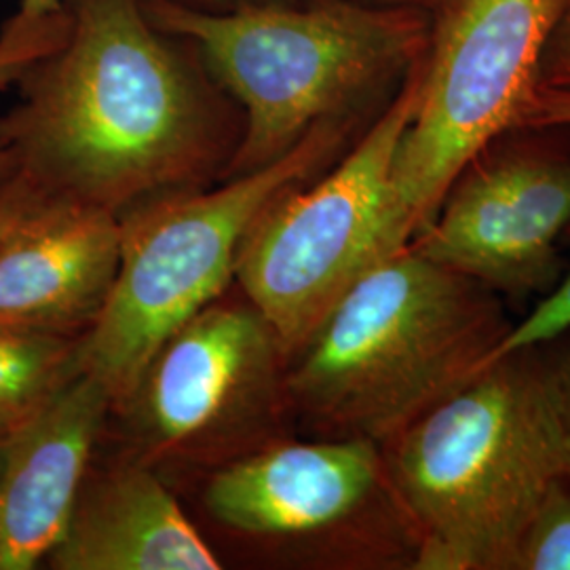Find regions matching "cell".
I'll return each instance as SVG.
<instances>
[{
	"label": "cell",
	"mask_w": 570,
	"mask_h": 570,
	"mask_svg": "<svg viewBox=\"0 0 570 570\" xmlns=\"http://www.w3.org/2000/svg\"><path fill=\"white\" fill-rule=\"evenodd\" d=\"M63 9V39L21 75L18 102L0 115L16 178L119 218L225 180L244 117L195 47L150 20L144 0Z\"/></svg>",
	"instance_id": "1"
},
{
	"label": "cell",
	"mask_w": 570,
	"mask_h": 570,
	"mask_svg": "<svg viewBox=\"0 0 570 570\" xmlns=\"http://www.w3.org/2000/svg\"><path fill=\"white\" fill-rule=\"evenodd\" d=\"M244 117L225 178L282 159L330 121L374 119L428 51L435 9L381 0H144Z\"/></svg>",
	"instance_id": "2"
},
{
	"label": "cell",
	"mask_w": 570,
	"mask_h": 570,
	"mask_svg": "<svg viewBox=\"0 0 570 570\" xmlns=\"http://www.w3.org/2000/svg\"><path fill=\"white\" fill-rule=\"evenodd\" d=\"M510 327L499 294L406 245L287 362L285 407L320 438L385 444L487 366Z\"/></svg>",
	"instance_id": "3"
},
{
	"label": "cell",
	"mask_w": 570,
	"mask_h": 570,
	"mask_svg": "<svg viewBox=\"0 0 570 570\" xmlns=\"http://www.w3.org/2000/svg\"><path fill=\"white\" fill-rule=\"evenodd\" d=\"M416 532L412 570H505L570 440L541 346L489 362L381 444Z\"/></svg>",
	"instance_id": "4"
},
{
	"label": "cell",
	"mask_w": 570,
	"mask_h": 570,
	"mask_svg": "<svg viewBox=\"0 0 570 570\" xmlns=\"http://www.w3.org/2000/svg\"><path fill=\"white\" fill-rule=\"evenodd\" d=\"M372 119L315 127L282 159L121 216V263L100 322L81 341L82 372L112 404L165 341L235 282L245 239L268 205L334 164Z\"/></svg>",
	"instance_id": "5"
},
{
	"label": "cell",
	"mask_w": 570,
	"mask_h": 570,
	"mask_svg": "<svg viewBox=\"0 0 570 570\" xmlns=\"http://www.w3.org/2000/svg\"><path fill=\"white\" fill-rule=\"evenodd\" d=\"M425 56L357 140L320 176L282 193L245 239L235 284L265 315L287 362L370 268L397 254L391 169L421 98Z\"/></svg>",
	"instance_id": "6"
},
{
	"label": "cell",
	"mask_w": 570,
	"mask_h": 570,
	"mask_svg": "<svg viewBox=\"0 0 570 570\" xmlns=\"http://www.w3.org/2000/svg\"><path fill=\"white\" fill-rule=\"evenodd\" d=\"M562 0H442L421 98L391 169V244L402 252L431 223L450 184L492 140L518 127Z\"/></svg>",
	"instance_id": "7"
},
{
	"label": "cell",
	"mask_w": 570,
	"mask_h": 570,
	"mask_svg": "<svg viewBox=\"0 0 570 570\" xmlns=\"http://www.w3.org/2000/svg\"><path fill=\"white\" fill-rule=\"evenodd\" d=\"M287 357L244 294H223L184 322L112 404L125 452L146 465L220 468L279 438Z\"/></svg>",
	"instance_id": "8"
},
{
	"label": "cell",
	"mask_w": 570,
	"mask_h": 570,
	"mask_svg": "<svg viewBox=\"0 0 570 570\" xmlns=\"http://www.w3.org/2000/svg\"><path fill=\"white\" fill-rule=\"evenodd\" d=\"M207 473L205 511L233 534L303 546L346 567L414 564L416 532L372 440L275 438Z\"/></svg>",
	"instance_id": "9"
},
{
	"label": "cell",
	"mask_w": 570,
	"mask_h": 570,
	"mask_svg": "<svg viewBox=\"0 0 570 570\" xmlns=\"http://www.w3.org/2000/svg\"><path fill=\"white\" fill-rule=\"evenodd\" d=\"M569 226V150L503 134L461 169L410 245L501 298H520L560 279Z\"/></svg>",
	"instance_id": "10"
},
{
	"label": "cell",
	"mask_w": 570,
	"mask_h": 570,
	"mask_svg": "<svg viewBox=\"0 0 570 570\" xmlns=\"http://www.w3.org/2000/svg\"><path fill=\"white\" fill-rule=\"evenodd\" d=\"M119 263V216L37 193L0 242V327L82 341L102 317Z\"/></svg>",
	"instance_id": "11"
},
{
	"label": "cell",
	"mask_w": 570,
	"mask_h": 570,
	"mask_svg": "<svg viewBox=\"0 0 570 570\" xmlns=\"http://www.w3.org/2000/svg\"><path fill=\"white\" fill-rule=\"evenodd\" d=\"M112 400L81 372L2 444L0 570H32L49 558L77 503Z\"/></svg>",
	"instance_id": "12"
},
{
	"label": "cell",
	"mask_w": 570,
	"mask_h": 570,
	"mask_svg": "<svg viewBox=\"0 0 570 570\" xmlns=\"http://www.w3.org/2000/svg\"><path fill=\"white\" fill-rule=\"evenodd\" d=\"M56 570H218L220 558L184 513L164 473L121 454L82 480Z\"/></svg>",
	"instance_id": "13"
},
{
	"label": "cell",
	"mask_w": 570,
	"mask_h": 570,
	"mask_svg": "<svg viewBox=\"0 0 570 570\" xmlns=\"http://www.w3.org/2000/svg\"><path fill=\"white\" fill-rule=\"evenodd\" d=\"M81 372V341L0 327V444Z\"/></svg>",
	"instance_id": "14"
},
{
	"label": "cell",
	"mask_w": 570,
	"mask_h": 570,
	"mask_svg": "<svg viewBox=\"0 0 570 570\" xmlns=\"http://www.w3.org/2000/svg\"><path fill=\"white\" fill-rule=\"evenodd\" d=\"M66 9L51 13H30L18 9L0 28V89L20 81L21 75L49 53L66 32ZM16 159L0 144V190L13 180Z\"/></svg>",
	"instance_id": "15"
},
{
	"label": "cell",
	"mask_w": 570,
	"mask_h": 570,
	"mask_svg": "<svg viewBox=\"0 0 570 570\" xmlns=\"http://www.w3.org/2000/svg\"><path fill=\"white\" fill-rule=\"evenodd\" d=\"M505 570H570V471L543 494Z\"/></svg>",
	"instance_id": "16"
},
{
	"label": "cell",
	"mask_w": 570,
	"mask_h": 570,
	"mask_svg": "<svg viewBox=\"0 0 570 570\" xmlns=\"http://www.w3.org/2000/svg\"><path fill=\"white\" fill-rule=\"evenodd\" d=\"M567 330H570V268L522 322L511 324L510 332L492 353V360L518 348L543 345Z\"/></svg>",
	"instance_id": "17"
},
{
	"label": "cell",
	"mask_w": 570,
	"mask_h": 570,
	"mask_svg": "<svg viewBox=\"0 0 570 570\" xmlns=\"http://www.w3.org/2000/svg\"><path fill=\"white\" fill-rule=\"evenodd\" d=\"M537 89H570V0H562L541 56Z\"/></svg>",
	"instance_id": "18"
},
{
	"label": "cell",
	"mask_w": 570,
	"mask_h": 570,
	"mask_svg": "<svg viewBox=\"0 0 570 570\" xmlns=\"http://www.w3.org/2000/svg\"><path fill=\"white\" fill-rule=\"evenodd\" d=\"M570 127V89H537L515 129Z\"/></svg>",
	"instance_id": "19"
},
{
	"label": "cell",
	"mask_w": 570,
	"mask_h": 570,
	"mask_svg": "<svg viewBox=\"0 0 570 570\" xmlns=\"http://www.w3.org/2000/svg\"><path fill=\"white\" fill-rule=\"evenodd\" d=\"M539 346L543 348V355L548 360L551 383L570 440V330Z\"/></svg>",
	"instance_id": "20"
},
{
	"label": "cell",
	"mask_w": 570,
	"mask_h": 570,
	"mask_svg": "<svg viewBox=\"0 0 570 570\" xmlns=\"http://www.w3.org/2000/svg\"><path fill=\"white\" fill-rule=\"evenodd\" d=\"M35 199L37 193L16 176L0 190V242L28 212V207L35 204Z\"/></svg>",
	"instance_id": "21"
},
{
	"label": "cell",
	"mask_w": 570,
	"mask_h": 570,
	"mask_svg": "<svg viewBox=\"0 0 570 570\" xmlns=\"http://www.w3.org/2000/svg\"><path fill=\"white\" fill-rule=\"evenodd\" d=\"M190 4H202V7H225L233 2H242V0H183ZM381 2H395V4H414V7H425V9H438L442 0H381Z\"/></svg>",
	"instance_id": "22"
},
{
	"label": "cell",
	"mask_w": 570,
	"mask_h": 570,
	"mask_svg": "<svg viewBox=\"0 0 570 570\" xmlns=\"http://www.w3.org/2000/svg\"><path fill=\"white\" fill-rule=\"evenodd\" d=\"M63 7V0H20V7L23 11L30 13H51Z\"/></svg>",
	"instance_id": "23"
},
{
	"label": "cell",
	"mask_w": 570,
	"mask_h": 570,
	"mask_svg": "<svg viewBox=\"0 0 570 570\" xmlns=\"http://www.w3.org/2000/svg\"><path fill=\"white\" fill-rule=\"evenodd\" d=\"M0 463H2V444H0Z\"/></svg>",
	"instance_id": "24"
}]
</instances>
